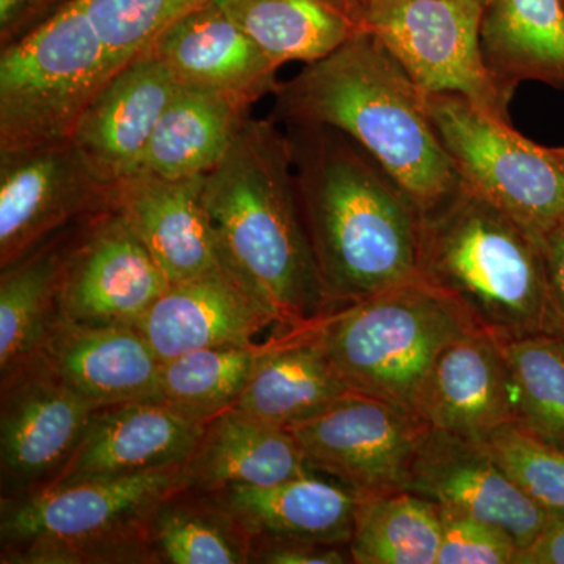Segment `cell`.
Instances as JSON below:
<instances>
[{
	"label": "cell",
	"mask_w": 564,
	"mask_h": 564,
	"mask_svg": "<svg viewBox=\"0 0 564 564\" xmlns=\"http://www.w3.org/2000/svg\"><path fill=\"white\" fill-rule=\"evenodd\" d=\"M284 131L329 311L421 278V210L402 185L337 129Z\"/></svg>",
	"instance_id": "1"
},
{
	"label": "cell",
	"mask_w": 564,
	"mask_h": 564,
	"mask_svg": "<svg viewBox=\"0 0 564 564\" xmlns=\"http://www.w3.org/2000/svg\"><path fill=\"white\" fill-rule=\"evenodd\" d=\"M203 198L223 270L274 323L299 329L328 313L278 122L247 121L204 176Z\"/></svg>",
	"instance_id": "2"
},
{
	"label": "cell",
	"mask_w": 564,
	"mask_h": 564,
	"mask_svg": "<svg viewBox=\"0 0 564 564\" xmlns=\"http://www.w3.org/2000/svg\"><path fill=\"white\" fill-rule=\"evenodd\" d=\"M280 126H328L350 137L426 212L458 187L425 93L372 33L304 66L273 93Z\"/></svg>",
	"instance_id": "3"
},
{
	"label": "cell",
	"mask_w": 564,
	"mask_h": 564,
	"mask_svg": "<svg viewBox=\"0 0 564 564\" xmlns=\"http://www.w3.org/2000/svg\"><path fill=\"white\" fill-rule=\"evenodd\" d=\"M419 276L499 340L556 334L540 242L462 181L421 214Z\"/></svg>",
	"instance_id": "4"
},
{
	"label": "cell",
	"mask_w": 564,
	"mask_h": 564,
	"mask_svg": "<svg viewBox=\"0 0 564 564\" xmlns=\"http://www.w3.org/2000/svg\"><path fill=\"white\" fill-rule=\"evenodd\" d=\"M307 326L351 392L410 410L437 356L478 329L422 278L337 307Z\"/></svg>",
	"instance_id": "5"
},
{
	"label": "cell",
	"mask_w": 564,
	"mask_h": 564,
	"mask_svg": "<svg viewBox=\"0 0 564 564\" xmlns=\"http://www.w3.org/2000/svg\"><path fill=\"white\" fill-rule=\"evenodd\" d=\"M0 47V154L73 139L117 73L79 0Z\"/></svg>",
	"instance_id": "6"
},
{
	"label": "cell",
	"mask_w": 564,
	"mask_h": 564,
	"mask_svg": "<svg viewBox=\"0 0 564 564\" xmlns=\"http://www.w3.org/2000/svg\"><path fill=\"white\" fill-rule=\"evenodd\" d=\"M425 106L459 181L540 242L564 215V165L554 148L454 93H425Z\"/></svg>",
	"instance_id": "7"
},
{
	"label": "cell",
	"mask_w": 564,
	"mask_h": 564,
	"mask_svg": "<svg viewBox=\"0 0 564 564\" xmlns=\"http://www.w3.org/2000/svg\"><path fill=\"white\" fill-rule=\"evenodd\" d=\"M182 469L43 486L3 505V545L21 549L18 562L95 558V549L124 543L135 522L185 488Z\"/></svg>",
	"instance_id": "8"
},
{
	"label": "cell",
	"mask_w": 564,
	"mask_h": 564,
	"mask_svg": "<svg viewBox=\"0 0 564 564\" xmlns=\"http://www.w3.org/2000/svg\"><path fill=\"white\" fill-rule=\"evenodd\" d=\"M485 0H361L372 33L423 93H454L510 121L516 88L486 65L480 29Z\"/></svg>",
	"instance_id": "9"
},
{
	"label": "cell",
	"mask_w": 564,
	"mask_h": 564,
	"mask_svg": "<svg viewBox=\"0 0 564 564\" xmlns=\"http://www.w3.org/2000/svg\"><path fill=\"white\" fill-rule=\"evenodd\" d=\"M432 426L410 408L348 392L310 421L291 426L311 469L361 497L404 491Z\"/></svg>",
	"instance_id": "10"
},
{
	"label": "cell",
	"mask_w": 564,
	"mask_h": 564,
	"mask_svg": "<svg viewBox=\"0 0 564 564\" xmlns=\"http://www.w3.org/2000/svg\"><path fill=\"white\" fill-rule=\"evenodd\" d=\"M110 188L73 140L0 154V267L107 209Z\"/></svg>",
	"instance_id": "11"
},
{
	"label": "cell",
	"mask_w": 564,
	"mask_h": 564,
	"mask_svg": "<svg viewBox=\"0 0 564 564\" xmlns=\"http://www.w3.org/2000/svg\"><path fill=\"white\" fill-rule=\"evenodd\" d=\"M172 282L148 248L107 207L96 214L70 254L58 310L80 325H133Z\"/></svg>",
	"instance_id": "12"
},
{
	"label": "cell",
	"mask_w": 564,
	"mask_h": 564,
	"mask_svg": "<svg viewBox=\"0 0 564 564\" xmlns=\"http://www.w3.org/2000/svg\"><path fill=\"white\" fill-rule=\"evenodd\" d=\"M404 491L502 527L522 547L558 516L527 496L485 441L430 429Z\"/></svg>",
	"instance_id": "13"
},
{
	"label": "cell",
	"mask_w": 564,
	"mask_h": 564,
	"mask_svg": "<svg viewBox=\"0 0 564 564\" xmlns=\"http://www.w3.org/2000/svg\"><path fill=\"white\" fill-rule=\"evenodd\" d=\"M0 462L3 485L36 489L69 462L98 406L82 399L39 361L3 381Z\"/></svg>",
	"instance_id": "14"
},
{
	"label": "cell",
	"mask_w": 564,
	"mask_h": 564,
	"mask_svg": "<svg viewBox=\"0 0 564 564\" xmlns=\"http://www.w3.org/2000/svg\"><path fill=\"white\" fill-rule=\"evenodd\" d=\"M207 422L162 400L98 408L62 473L47 485L181 469L202 443Z\"/></svg>",
	"instance_id": "15"
},
{
	"label": "cell",
	"mask_w": 564,
	"mask_h": 564,
	"mask_svg": "<svg viewBox=\"0 0 564 564\" xmlns=\"http://www.w3.org/2000/svg\"><path fill=\"white\" fill-rule=\"evenodd\" d=\"M177 87L152 50L126 63L104 85L70 139L99 181L113 187L139 172L152 133Z\"/></svg>",
	"instance_id": "16"
},
{
	"label": "cell",
	"mask_w": 564,
	"mask_h": 564,
	"mask_svg": "<svg viewBox=\"0 0 564 564\" xmlns=\"http://www.w3.org/2000/svg\"><path fill=\"white\" fill-rule=\"evenodd\" d=\"M204 176L133 174L110 188L109 207L137 234L169 281L225 272L203 198Z\"/></svg>",
	"instance_id": "17"
},
{
	"label": "cell",
	"mask_w": 564,
	"mask_h": 564,
	"mask_svg": "<svg viewBox=\"0 0 564 564\" xmlns=\"http://www.w3.org/2000/svg\"><path fill=\"white\" fill-rule=\"evenodd\" d=\"M414 411L432 429L481 441L514 422L513 381L500 340L473 329L445 347Z\"/></svg>",
	"instance_id": "18"
},
{
	"label": "cell",
	"mask_w": 564,
	"mask_h": 564,
	"mask_svg": "<svg viewBox=\"0 0 564 564\" xmlns=\"http://www.w3.org/2000/svg\"><path fill=\"white\" fill-rule=\"evenodd\" d=\"M148 50L184 87L234 96L254 106L276 91V65L226 13L210 3L173 22Z\"/></svg>",
	"instance_id": "19"
},
{
	"label": "cell",
	"mask_w": 564,
	"mask_h": 564,
	"mask_svg": "<svg viewBox=\"0 0 564 564\" xmlns=\"http://www.w3.org/2000/svg\"><path fill=\"white\" fill-rule=\"evenodd\" d=\"M36 361L98 408L158 397L162 359L133 325H80L58 318Z\"/></svg>",
	"instance_id": "20"
},
{
	"label": "cell",
	"mask_w": 564,
	"mask_h": 564,
	"mask_svg": "<svg viewBox=\"0 0 564 564\" xmlns=\"http://www.w3.org/2000/svg\"><path fill=\"white\" fill-rule=\"evenodd\" d=\"M273 318L225 272L173 282L152 303L137 328L166 361L214 347H251Z\"/></svg>",
	"instance_id": "21"
},
{
	"label": "cell",
	"mask_w": 564,
	"mask_h": 564,
	"mask_svg": "<svg viewBox=\"0 0 564 564\" xmlns=\"http://www.w3.org/2000/svg\"><path fill=\"white\" fill-rule=\"evenodd\" d=\"M223 513L256 540L348 545L362 497L315 473L272 486H232L220 491Z\"/></svg>",
	"instance_id": "22"
},
{
	"label": "cell",
	"mask_w": 564,
	"mask_h": 564,
	"mask_svg": "<svg viewBox=\"0 0 564 564\" xmlns=\"http://www.w3.org/2000/svg\"><path fill=\"white\" fill-rule=\"evenodd\" d=\"M99 214V212H98ZM96 215V214H95ZM90 217L73 223L0 278V372L2 383L39 359L58 318L63 274Z\"/></svg>",
	"instance_id": "23"
},
{
	"label": "cell",
	"mask_w": 564,
	"mask_h": 564,
	"mask_svg": "<svg viewBox=\"0 0 564 564\" xmlns=\"http://www.w3.org/2000/svg\"><path fill=\"white\" fill-rule=\"evenodd\" d=\"M314 473L291 430L229 408L207 422L182 469L184 485L220 492L232 486H272Z\"/></svg>",
	"instance_id": "24"
},
{
	"label": "cell",
	"mask_w": 564,
	"mask_h": 564,
	"mask_svg": "<svg viewBox=\"0 0 564 564\" xmlns=\"http://www.w3.org/2000/svg\"><path fill=\"white\" fill-rule=\"evenodd\" d=\"M351 392L310 326L263 345L236 408L272 425L310 421Z\"/></svg>",
	"instance_id": "25"
},
{
	"label": "cell",
	"mask_w": 564,
	"mask_h": 564,
	"mask_svg": "<svg viewBox=\"0 0 564 564\" xmlns=\"http://www.w3.org/2000/svg\"><path fill=\"white\" fill-rule=\"evenodd\" d=\"M251 104L180 85L158 122L139 172L165 180L206 176L251 118Z\"/></svg>",
	"instance_id": "26"
},
{
	"label": "cell",
	"mask_w": 564,
	"mask_h": 564,
	"mask_svg": "<svg viewBox=\"0 0 564 564\" xmlns=\"http://www.w3.org/2000/svg\"><path fill=\"white\" fill-rule=\"evenodd\" d=\"M278 66L322 61L364 31L361 0H218Z\"/></svg>",
	"instance_id": "27"
},
{
	"label": "cell",
	"mask_w": 564,
	"mask_h": 564,
	"mask_svg": "<svg viewBox=\"0 0 564 564\" xmlns=\"http://www.w3.org/2000/svg\"><path fill=\"white\" fill-rule=\"evenodd\" d=\"M480 40L486 65L503 84L564 91V0H485Z\"/></svg>",
	"instance_id": "28"
},
{
	"label": "cell",
	"mask_w": 564,
	"mask_h": 564,
	"mask_svg": "<svg viewBox=\"0 0 564 564\" xmlns=\"http://www.w3.org/2000/svg\"><path fill=\"white\" fill-rule=\"evenodd\" d=\"M440 507L410 491L362 497L348 543L356 564H436Z\"/></svg>",
	"instance_id": "29"
},
{
	"label": "cell",
	"mask_w": 564,
	"mask_h": 564,
	"mask_svg": "<svg viewBox=\"0 0 564 564\" xmlns=\"http://www.w3.org/2000/svg\"><path fill=\"white\" fill-rule=\"evenodd\" d=\"M263 345L214 347L162 361L155 399L209 422L236 406Z\"/></svg>",
	"instance_id": "30"
},
{
	"label": "cell",
	"mask_w": 564,
	"mask_h": 564,
	"mask_svg": "<svg viewBox=\"0 0 564 564\" xmlns=\"http://www.w3.org/2000/svg\"><path fill=\"white\" fill-rule=\"evenodd\" d=\"M514 392V425L564 451V336L500 340Z\"/></svg>",
	"instance_id": "31"
},
{
	"label": "cell",
	"mask_w": 564,
	"mask_h": 564,
	"mask_svg": "<svg viewBox=\"0 0 564 564\" xmlns=\"http://www.w3.org/2000/svg\"><path fill=\"white\" fill-rule=\"evenodd\" d=\"M169 500V499H166ZM163 500L152 514L151 534L173 564H239L250 560L243 532L225 513L207 514Z\"/></svg>",
	"instance_id": "32"
},
{
	"label": "cell",
	"mask_w": 564,
	"mask_h": 564,
	"mask_svg": "<svg viewBox=\"0 0 564 564\" xmlns=\"http://www.w3.org/2000/svg\"><path fill=\"white\" fill-rule=\"evenodd\" d=\"M115 69L147 51L173 22L218 0H79Z\"/></svg>",
	"instance_id": "33"
},
{
	"label": "cell",
	"mask_w": 564,
	"mask_h": 564,
	"mask_svg": "<svg viewBox=\"0 0 564 564\" xmlns=\"http://www.w3.org/2000/svg\"><path fill=\"white\" fill-rule=\"evenodd\" d=\"M503 469L527 496L547 510L564 513V451L545 444L513 422L485 440Z\"/></svg>",
	"instance_id": "34"
},
{
	"label": "cell",
	"mask_w": 564,
	"mask_h": 564,
	"mask_svg": "<svg viewBox=\"0 0 564 564\" xmlns=\"http://www.w3.org/2000/svg\"><path fill=\"white\" fill-rule=\"evenodd\" d=\"M440 507V505H437ZM436 564H514L521 545L502 527L440 507Z\"/></svg>",
	"instance_id": "35"
},
{
	"label": "cell",
	"mask_w": 564,
	"mask_h": 564,
	"mask_svg": "<svg viewBox=\"0 0 564 564\" xmlns=\"http://www.w3.org/2000/svg\"><path fill=\"white\" fill-rule=\"evenodd\" d=\"M254 562L267 564L352 563L348 545L293 540H258Z\"/></svg>",
	"instance_id": "36"
},
{
	"label": "cell",
	"mask_w": 564,
	"mask_h": 564,
	"mask_svg": "<svg viewBox=\"0 0 564 564\" xmlns=\"http://www.w3.org/2000/svg\"><path fill=\"white\" fill-rule=\"evenodd\" d=\"M555 332L564 336V215L540 240Z\"/></svg>",
	"instance_id": "37"
},
{
	"label": "cell",
	"mask_w": 564,
	"mask_h": 564,
	"mask_svg": "<svg viewBox=\"0 0 564 564\" xmlns=\"http://www.w3.org/2000/svg\"><path fill=\"white\" fill-rule=\"evenodd\" d=\"M63 2L65 0H0V46L32 31Z\"/></svg>",
	"instance_id": "38"
},
{
	"label": "cell",
	"mask_w": 564,
	"mask_h": 564,
	"mask_svg": "<svg viewBox=\"0 0 564 564\" xmlns=\"http://www.w3.org/2000/svg\"><path fill=\"white\" fill-rule=\"evenodd\" d=\"M514 564H564V513L556 516L533 543L519 551Z\"/></svg>",
	"instance_id": "39"
},
{
	"label": "cell",
	"mask_w": 564,
	"mask_h": 564,
	"mask_svg": "<svg viewBox=\"0 0 564 564\" xmlns=\"http://www.w3.org/2000/svg\"><path fill=\"white\" fill-rule=\"evenodd\" d=\"M556 155H558L560 161L563 162L564 165V148H554Z\"/></svg>",
	"instance_id": "40"
}]
</instances>
